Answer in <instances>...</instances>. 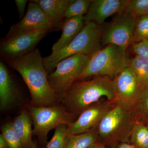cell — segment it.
I'll list each match as a JSON object with an SVG mask.
<instances>
[{
	"label": "cell",
	"instance_id": "1",
	"mask_svg": "<svg viewBox=\"0 0 148 148\" xmlns=\"http://www.w3.org/2000/svg\"><path fill=\"white\" fill-rule=\"evenodd\" d=\"M11 68L18 72L30 92L32 106L48 107L59 102L49 82L43 58L38 49L18 58L6 60Z\"/></svg>",
	"mask_w": 148,
	"mask_h": 148
},
{
	"label": "cell",
	"instance_id": "2",
	"mask_svg": "<svg viewBox=\"0 0 148 148\" xmlns=\"http://www.w3.org/2000/svg\"><path fill=\"white\" fill-rule=\"evenodd\" d=\"M114 103L115 84L107 76H95L91 79L76 81L66 91L61 100L66 110L73 114H80L101 98Z\"/></svg>",
	"mask_w": 148,
	"mask_h": 148
},
{
	"label": "cell",
	"instance_id": "3",
	"mask_svg": "<svg viewBox=\"0 0 148 148\" xmlns=\"http://www.w3.org/2000/svg\"><path fill=\"white\" fill-rule=\"evenodd\" d=\"M136 122L132 111L115 104L98 125L97 142L109 148H116L122 143H130Z\"/></svg>",
	"mask_w": 148,
	"mask_h": 148
},
{
	"label": "cell",
	"instance_id": "4",
	"mask_svg": "<svg viewBox=\"0 0 148 148\" xmlns=\"http://www.w3.org/2000/svg\"><path fill=\"white\" fill-rule=\"evenodd\" d=\"M103 33L101 26L94 22L84 24L81 31L69 44L59 51L43 58L48 73L65 58L76 54L90 55L100 49L102 48Z\"/></svg>",
	"mask_w": 148,
	"mask_h": 148
},
{
	"label": "cell",
	"instance_id": "5",
	"mask_svg": "<svg viewBox=\"0 0 148 148\" xmlns=\"http://www.w3.org/2000/svg\"><path fill=\"white\" fill-rule=\"evenodd\" d=\"M129 60L126 49L114 45L105 46L89 55L85 69L77 80L95 76L114 79L128 66Z\"/></svg>",
	"mask_w": 148,
	"mask_h": 148
},
{
	"label": "cell",
	"instance_id": "6",
	"mask_svg": "<svg viewBox=\"0 0 148 148\" xmlns=\"http://www.w3.org/2000/svg\"><path fill=\"white\" fill-rule=\"evenodd\" d=\"M27 108L34 125L33 135L43 145L47 143V135L51 130L61 125L69 126L75 121V115L69 112L62 105L40 107L30 105Z\"/></svg>",
	"mask_w": 148,
	"mask_h": 148
},
{
	"label": "cell",
	"instance_id": "7",
	"mask_svg": "<svg viewBox=\"0 0 148 148\" xmlns=\"http://www.w3.org/2000/svg\"><path fill=\"white\" fill-rule=\"evenodd\" d=\"M89 58V55L86 54L72 56L60 61L55 71L48 75L49 82L59 101L82 73Z\"/></svg>",
	"mask_w": 148,
	"mask_h": 148
},
{
	"label": "cell",
	"instance_id": "8",
	"mask_svg": "<svg viewBox=\"0 0 148 148\" xmlns=\"http://www.w3.org/2000/svg\"><path fill=\"white\" fill-rule=\"evenodd\" d=\"M118 15L103 33L102 45H114L127 49L134 43L138 17L125 12Z\"/></svg>",
	"mask_w": 148,
	"mask_h": 148
},
{
	"label": "cell",
	"instance_id": "9",
	"mask_svg": "<svg viewBox=\"0 0 148 148\" xmlns=\"http://www.w3.org/2000/svg\"><path fill=\"white\" fill-rule=\"evenodd\" d=\"M115 104H119L133 112L139 101L143 86L129 66L114 79Z\"/></svg>",
	"mask_w": 148,
	"mask_h": 148
},
{
	"label": "cell",
	"instance_id": "10",
	"mask_svg": "<svg viewBox=\"0 0 148 148\" xmlns=\"http://www.w3.org/2000/svg\"><path fill=\"white\" fill-rule=\"evenodd\" d=\"M50 31L43 30L4 38L0 46L1 55L6 60L25 55L34 49L40 41Z\"/></svg>",
	"mask_w": 148,
	"mask_h": 148
},
{
	"label": "cell",
	"instance_id": "11",
	"mask_svg": "<svg viewBox=\"0 0 148 148\" xmlns=\"http://www.w3.org/2000/svg\"><path fill=\"white\" fill-rule=\"evenodd\" d=\"M115 105L112 101L107 100L100 101L88 107L68 126V134L77 135L97 129L100 122Z\"/></svg>",
	"mask_w": 148,
	"mask_h": 148
},
{
	"label": "cell",
	"instance_id": "12",
	"mask_svg": "<svg viewBox=\"0 0 148 148\" xmlns=\"http://www.w3.org/2000/svg\"><path fill=\"white\" fill-rule=\"evenodd\" d=\"M52 29L43 11L37 4L31 1L24 18L11 27L5 38L43 30L51 31Z\"/></svg>",
	"mask_w": 148,
	"mask_h": 148
},
{
	"label": "cell",
	"instance_id": "13",
	"mask_svg": "<svg viewBox=\"0 0 148 148\" xmlns=\"http://www.w3.org/2000/svg\"><path fill=\"white\" fill-rule=\"evenodd\" d=\"M129 0H92L84 16V24L92 22L98 25L115 14L124 12Z\"/></svg>",
	"mask_w": 148,
	"mask_h": 148
},
{
	"label": "cell",
	"instance_id": "14",
	"mask_svg": "<svg viewBox=\"0 0 148 148\" xmlns=\"http://www.w3.org/2000/svg\"><path fill=\"white\" fill-rule=\"evenodd\" d=\"M73 0H33L45 13L52 29L61 27V21L69 5Z\"/></svg>",
	"mask_w": 148,
	"mask_h": 148
},
{
	"label": "cell",
	"instance_id": "15",
	"mask_svg": "<svg viewBox=\"0 0 148 148\" xmlns=\"http://www.w3.org/2000/svg\"><path fill=\"white\" fill-rule=\"evenodd\" d=\"M84 25V16L65 19L61 24L62 32L61 36L53 44L51 53L57 52L69 44L81 31Z\"/></svg>",
	"mask_w": 148,
	"mask_h": 148
},
{
	"label": "cell",
	"instance_id": "16",
	"mask_svg": "<svg viewBox=\"0 0 148 148\" xmlns=\"http://www.w3.org/2000/svg\"><path fill=\"white\" fill-rule=\"evenodd\" d=\"M17 89L8 69L2 61L0 62V108L1 110L8 108L14 102Z\"/></svg>",
	"mask_w": 148,
	"mask_h": 148
},
{
	"label": "cell",
	"instance_id": "17",
	"mask_svg": "<svg viewBox=\"0 0 148 148\" xmlns=\"http://www.w3.org/2000/svg\"><path fill=\"white\" fill-rule=\"evenodd\" d=\"M32 117L27 110L21 111L12 123V127L20 138L25 148H31L34 141L32 139Z\"/></svg>",
	"mask_w": 148,
	"mask_h": 148
},
{
	"label": "cell",
	"instance_id": "18",
	"mask_svg": "<svg viewBox=\"0 0 148 148\" xmlns=\"http://www.w3.org/2000/svg\"><path fill=\"white\" fill-rule=\"evenodd\" d=\"M97 129L89 132L71 135L65 148H89L98 140Z\"/></svg>",
	"mask_w": 148,
	"mask_h": 148
},
{
	"label": "cell",
	"instance_id": "19",
	"mask_svg": "<svg viewBox=\"0 0 148 148\" xmlns=\"http://www.w3.org/2000/svg\"><path fill=\"white\" fill-rule=\"evenodd\" d=\"M136 122L148 123V82L143 86L139 101L133 111Z\"/></svg>",
	"mask_w": 148,
	"mask_h": 148
},
{
	"label": "cell",
	"instance_id": "20",
	"mask_svg": "<svg viewBox=\"0 0 148 148\" xmlns=\"http://www.w3.org/2000/svg\"><path fill=\"white\" fill-rule=\"evenodd\" d=\"M130 142L138 148H148V129L147 125L136 122L132 128Z\"/></svg>",
	"mask_w": 148,
	"mask_h": 148
},
{
	"label": "cell",
	"instance_id": "21",
	"mask_svg": "<svg viewBox=\"0 0 148 148\" xmlns=\"http://www.w3.org/2000/svg\"><path fill=\"white\" fill-rule=\"evenodd\" d=\"M128 66L143 86L148 82V62L138 56L129 58Z\"/></svg>",
	"mask_w": 148,
	"mask_h": 148
},
{
	"label": "cell",
	"instance_id": "22",
	"mask_svg": "<svg viewBox=\"0 0 148 148\" xmlns=\"http://www.w3.org/2000/svg\"><path fill=\"white\" fill-rule=\"evenodd\" d=\"M68 126L62 124L56 127L53 137L47 143L45 148H65L71 135L67 131Z\"/></svg>",
	"mask_w": 148,
	"mask_h": 148
},
{
	"label": "cell",
	"instance_id": "23",
	"mask_svg": "<svg viewBox=\"0 0 148 148\" xmlns=\"http://www.w3.org/2000/svg\"><path fill=\"white\" fill-rule=\"evenodd\" d=\"M91 2L90 0H73L66 10L64 19L84 16L87 13Z\"/></svg>",
	"mask_w": 148,
	"mask_h": 148
},
{
	"label": "cell",
	"instance_id": "24",
	"mask_svg": "<svg viewBox=\"0 0 148 148\" xmlns=\"http://www.w3.org/2000/svg\"><path fill=\"white\" fill-rule=\"evenodd\" d=\"M1 132L9 148H25L20 138L14 130L12 123H7L4 124L1 127Z\"/></svg>",
	"mask_w": 148,
	"mask_h": 148
},
{
	"label": "cell",
	"instance_id": "25",
	"mask_svg": "<svg viewBox=\"0 0 148 148\" xmlns=\"http://www.w3.org/2000/svg\"><path fill=\"white\" fill-rule=\"evenodd\" d=\"M124 12L137 17L148 15V0H129Z\"/></svg>",
	"mask_w": 148,
	"mask_h": 148
},
{
	"label": "cell",
	"instance_id": "26",
	"mask_svg": "<svg viewBox=\"0 0 148 148\" xmlns=\"http://www.w3.org/2000/svg\"><path fill=\"white\" fill-rule=\"evenodd\" d=\"M145 40H148V15L137 18L134 43Z\"/></svg>",
	"mask_w": 148,
	"mask_h": 148
},
{
	"label": "cell",
	"instance_id": "27",
	"mask_svg": "<svg viewBox=\"0 0 148 148\" xmlns=\"http://www.w3.org/2000/svg\"><path fill=\"white\" fill-rule=\"evenodd\" d=\"M132 51L135 55L148 62V40H143L132 45Z\"/></svg>",
	"mask_w": 148,
	"mask_h": 148
},
{
	"label": "cell",
	"instance_id": "28",
	"mask_svg": "<svg viewBox=\"0 0 148 148\" xmlns=\"http://www.w3.org/2000/svg\"><path fill=\"white\" fill-rule=\"evenodd\" d=\"M14 1L18 10L19 19H22L25 16V8L28 1L27 0H15Z\"/></svg>",
	"mask_w": 148,
	"mask_h": 148
},
{
	"label": "cell",
	"instance_id": "29",
	"mask_svg": "<svg viewBox=\"0 0 148 148\" xmlns=\"http://www.w3.org/2000/svg\"><path fill=\"white\" fill-rule=\"evenodd\" d=\"M0 148H9L7 142L1 134L0 135Z\"/></svg>",
	"mask_w": 148,
	"mask_h": 148
},
{
	"label": "cell",
	"instance_id": "30",
	"mask_svg": "<svg viewBox=\"0 0 148 148\" xmlns=\"http://www.w3.org/2000/svg\"><path fill=\"white\" fill-rule=\"evenodd\" d=\"M116 148H138L131 143H122L120 144Z\"/></svg>",
	"mask_w": 148,
	"mask_h": 148
},
{
	"label": "cell",
	"instance_id": "31",
	"mask_svg": "<svg viewBox=\"0 0 148 148\" xmlns=\"http://www.w3.org/2000/svg\"><path fill=\"white\" fill-rule=\"evenodd\" d=\"M89 148H109L107 147L105 145L102 143L96 142V143L93 144Z\"/></svg>",
	"mask_w": 148,
	"mask_h": 148
},
{
	"label": "cell",
	"instance_id": "32",
	"mask_svg": "<svg viewBox=\"0 0 148 148\" xmlns=\"http://www.w3.org/2000/svg\"><path fill=\"white\" fill-rule=\"evenodd\" d=\"M31 148H42L40 147L36 142H34V145Z\"/></svg>",
	"mask_w": 148,
	"mask_h": 148
},
{
	"label": "cell",
	"instance_id": "33",
	"mask_svg": "<svg viewBox=\"0 0 148 148\" xmlns=\"http://www.w3.org/2000/svg\"><path fill=\"white\" fill-rule=\"evenodd\" d=\"M147 128H148V123L147 125Z\"/></svg>",
	"mask_w": 148,
	"mask_h": 148
}]
</instances>
